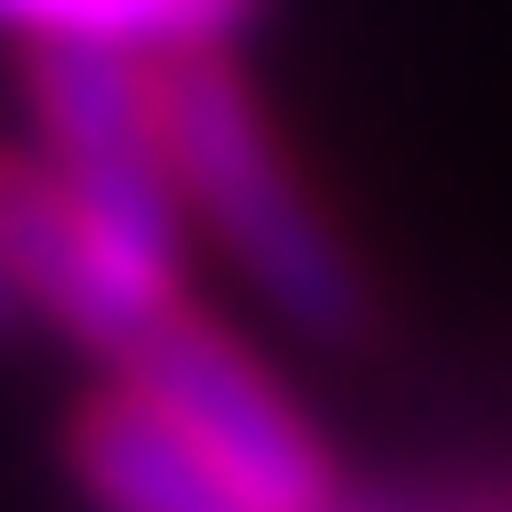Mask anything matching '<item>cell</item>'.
Segmentation results:
<instances>
[{
    "instance_id": "1",
    "label": "cell",
    "mask_w": 512,
    "mask_h": 512,
    "mask_svg": "<svg viewBox=\"0 0 512 512\" xmlns=\"http://www.w3.org/2000/svg\"><path fill=\"white\" fill-rule=\"evenodd\" d=\"M160 128H171V171H182L192 224L246 267L256 299L310 342H363V278H352L342 235L320 224V203L299 192L246 75L224 54L160 64Z\"/></svg>"
},
{
    "instance_id": "2",
    "label": "cell",
    "mask_w": 512,
    "mask_h": 512,
    "mask_svg": "<svg viewBox=\"0 0 512 512\" xmlns=\"http://www.w3.org/2000/svg\"><path fill=\"white\" fill-rule=\"evenodd\" d=\"M32 128H43L54 182L128 256H150L160 278H182L192 203H182V171H171V128H160V64L43 43L32 54Z\"/></svg>"
},
{
    "instance_id": "3",
    "label": "cell",
    "mask_w": 512,
    "mask_h": 512,
    "mask_svg": "<svg viewBox=\"0 0 512 512\" xmlns=\"http://www.w3.org/2000/svg\"><path fill=\"white\" fill-rule=\"evenodd\" d=\"M128 395L150 416H171L203 459H214L235 491H246L256 512H331V448H320V427L299 416V395H288L267 363H256L235 331H214V320L171 310L139 342V363H128Z\"/></svg>"
},
{
    "instance_id": "4",
    "label": "cell",
    "mask_w": 512,
    "mask_h": 512,
    "mask_svg": "<svg viewBox=\"0 0 512 512\" xmlns=\"http://www.w3.org/2000/svg\"><path fill=\"white\" fill-rule=\"evenodd\" d=\"M0 267H11V299H22L32 320H54L75 352L118 363V374L139 363V342H150L160 320L182 310V278H160L150 256H128L118 235L54 182L43 150L0 160Z\"/></svg>"
},
{
    "instance_id": "5",
    "label": "cell",
    "mask_w": 512,
    "mask_h": 512,
    "mask_svg": "<svg viewBox=\"0 0 512 512\" xmlns=\"http://www.w3.org/2000/svg\"><path fill=\"white\" fill-rule=\"evenodd\" d=\"M75 480H86L107 512H256L246 491H235L171 416H150L128 384L75 416Z\"/></svg>"
},
{
    "instance_id": "6",
    "label": "cell",
    "mask_w": 512,
    "mask_h": 512,
    "mask_svg": "<svg viewBox=\"0 0 512 512\" xmlns=\"http://www.w3.org/2000/svg\"><path fill=\"white\" fill-rule=\"evenodd\" d=\"M267 0H0V32L75 43V54H128V64H203L235 32H256Z\"/></svg>"
},
{
    "instance_id": "7",
    "label": "cell",
    "mask_w": 512,
    "mask_h": 512,
    "mask_svg": "<svg viewBox=\"0 0 512 512\" xmlns=\"http://www.w3.org/2000/svg\"><path fill=\"white\" fill-rule=\"evenodd\" d=\"M11 320H22V299H11V267H0V331H11Z\"/></svg>"
}]
</instances>
